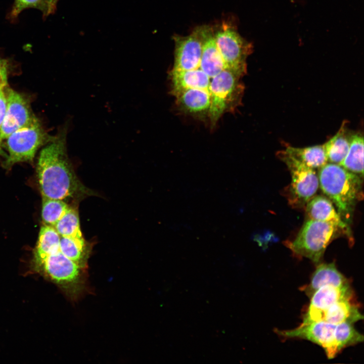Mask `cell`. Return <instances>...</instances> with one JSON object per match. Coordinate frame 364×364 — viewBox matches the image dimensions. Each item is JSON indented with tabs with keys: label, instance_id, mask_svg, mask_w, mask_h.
<instances>
[{
	"label": "cell",
	"instance_id": "21",
	"mask_svg": "<svg viewBox=\"0 0 364 364\" xmlns=\"http://www.w3.org/2000/svg\"><path fill=\"white\" fill-rule=\"evenodd\" d=\"M291 155L312 169H319L327 162L324 145L304 148L288 146L285 149Z\"/></svg>",
	"mask_w": 364,
	"mask_h": 364
},
{
	"label": "cell",
	"instance_id": "2",
	"mask_svg": "<svg viewBox=\"0 0 364 364\" xmlns=\"http://www.w3.org/2000/svg\"><path fill=\"white\" fill-rule=\"evenodd\" d=\"M319 187L342 219L352 222L357 203L363 199V178L339 164L327 162L318 169Z\"/></svg>",
	"mask_w": 364,
	"mask_h": 364
},
{
	"label": "cell",
	"instance_id": "5",
	"mask_svg": "<svg viewBox=\"0 0 364 364\" xmlns=\"http://www.w3.org/2000/svg\"><path fill=\"white\" fill-rule=\"evenodd\" d=\"M287 165L291 175L290 184L285 188L284 195L293 209H304L319 188L317 173L285 150L277 154Z\"/></svg>",
	"mask_w": 364,
	"mask_h": 364
},
{
	"label": "cell",
	"instance_id": "16",
	"mask_svg": "<svg viewBox=\"0 0 364 364\" xmlns=\"http://www.w3.org/2000/svg\"><path fill=\"white\" fill-rule=\"evenodd\" d=\"M177 106L186 113L199 117L207 116L210 106L208 94L199 89H187L174 96Z\"/></svg>",
	"mask_w": 364,
	"mask_h": 364
},
{
	"label": "cell",
	"instance_id": "1",
	"mask_svg": "<svg viewBox=\"0 0 364 364\" xmlns=\"http://www.w3.org/2000/svg\"><path fill=\"white\" fill-rule=\"evenodd\" d=\"M66 135L65 128L40 152L37 175L42 197L64 200L88 194L67 156Z\"/></svg>",
	"mask_w": 364,
	"mask_h": 364
},
{
	"label": "cell",
	"instance_id": "10",
	"mask_svg": "<svg viewBox=\"0 0 364 364\" xmlns=\"http://www.w3.org/2000/svg\"><path fill=\"white\" fill-rule=\"evenodd\" d=\"M174 41V60L171 70L185 71L198 68L203 44L200 28L188 36L175 37Z\"/></svg>",
	"mask_w": 364,
	"mask_h": 364
},
{
	"label": "cell",
	"instance_id": "20",
	"mask_svg": "<svg viewBox=\"0 0 364 364\" xmlns=\"http://www.w3.org/2000/svg\"><path fill=\"white\" fill-rule=\"evenodd\" d=\"M59 250L81 267L88 269L90 249L83 238L61 237Z\"/></svg>",
	"mask_w": 364,
	"mask_h": 364
},
{
	"label": "cell",
	"instance_id": "12",
	"mask_svg": "<svg viewBox=\"0 0 364 364\" xmlns=\"http://www.w3.org/2000/svg\"><path fill=\"white\" fill-rule=\"evenodd\" d=\"M202 50L199 66L210 78V83L220 72L227 68L216 44L214 36L208 28H200Z\"/></svg>",
	"mask_w": 364,
	"mask_h": 364
},
{
	"label": "cell",
	"instance_id": "28",
	"mask_svg": "<svg viewBox=\"0 0 364 364\" xmlns=\"http://www.w3.org/2000/svg\"><path fill=\"white\" fill-rule=\"evenodd\" d=\"M58 0H44L47 8V16L55 12Z\"/></svg>",
	"mask_w": 364,
	"mask_h": 364
},
{
	"label": "cell",
	"instance_id": "24",
	"mask_svg": "<svg viewBox=\"0 0 364 364\" xmlns=\"http://www.w3.org/2000/svg\"><path fill=\"white\" fill-rule=\"evenodd\" d=\"M352 324L345 322L336 325L335 338L339 351L363 341V335L355 330Z\"/></svg>",
	"mask_w": 364,
	"mask_h": 364
},
{
	"label": "cell",
	"instance_id": "13",
	"mask_svg": "<svg viewBox=\"0 0 364 364\" xmlns=\"http://www.w3.org/2000/svg\"><path fill=\"white\" fill-rule=\"evenodd\" d=\"M310 299L309 306L304 315L323 311L340 300H354L353 293L349 284L341 287L323 286L313 294Z\"/></svg>",
	"mask_w": 364,
	"mask_h": 364
},
{
	"label": "cell",
	"instance_id": "11",
	"mask_svg": "<svg viewBox=\"0 0 364 364\" xmlns=\"http://www.w3.org/2000/svg\"><path fill=\"white\" fill-rule=\"evenodd\" d=\"M363 318L355 300H342L333 303L323 311L304 315L302 323L324 321L335 325L345 322L353 324Z\"/></svg>",
	"mask_w": 364,
	"mask_h": 364
},
{
	"label": "cell",
	"instance_id": "8",
	"mask_svg": "<svg viewBox=\"0 0 364 364\" xmlns=\"http://www.w3.org/2000/svg\"><path fill=\"white\" fill-rule=\"evenodd\" d=\"M336 325L324 321L312 322L302 324L296 329L277 330L280 335L287 338H300L309 340L322 347L329 359L334 358L339 352L335 338Z\"/></svg>",
	"mask_w": 364,
	"mask_h": 364
},
{
	"label": "cell",
	"instance_id": "22",
	"mask_svg": "<svg viewBox=\"0 0 364 364\" xmlns=\"http://www.w3.org/2000/svg\"><path fill=\"white\" fill-rule=\"evenodd\" d=\"M69 208L62 200L42 197L41 216L44 224L54 226Z\"/></svg>",
	"mask_w": 364,
	"mask_h": 364
},
{
	"label": "cell",
	"instance_id": "15",
	"mask_svg": "<svg viewBox=\"0 0 364 364\" xmlns=\"http://www.w3.org/2000/svg\"><path fill=\"white\" fill-rule=\"evenodd\" d=\"M348 284L347 279L339 272L335 263H319L312 275L309 284L302 287V290L310 298L323 286L341 287Z\"/></svg>",
	"mask_w": 364,
	"mask_h": 364
},
{
	"label": "cell",
	"instance_id": "18",
	"mask_svg": "<svg viewBox=\"0 0 364 364\" xmlns=\"http://www.w3.org/2000/svg\"><path fill=\"white\" fill-rule=\"evenodd\" d=\"M343 122L337 133L323 144L328 162L340 164L346 157L349 148V136Z\"/></svg>",
	"mask_w": 364,
	"mask_h": 364
},
{
	"label": "cell",
	"instance_id": "19",
	"mask_svg": "<svg viewBox=\"0 0 364 364\" xmlns=\"http://www.w3.org/2000/svg\"><path fill=\"white\" fill-rule=\"evenodd\" d=\"M349 141L347 154L339 165L363 178V136L359 132H350Z\"/></svg>",
	"mask_w": 364,
	"mask_h": 364
},
{
	"label": "cell",
	"instance_id": "26",
	"mask_svg": "<svg viewBox=\"0 0 364 364\" xmlns=\"http://www.w3.org/2000/svg\"><path fill=\"white\" fill-rule=\"evenodd\" d=\"M8 61L0 57V89H4L7 85Z\"/></svg>",
	"mask_w": 364,
	"mask_h": 364
},
{
	"label": "cell",
	"instance_id": "7",
	"mask_svg": "<svg viewBox=\"0 0 364 364\" xmlns=\"http://www.w3.org/2000/svg\"><path fill=\"white\" fill-rule=\"evenodd\" d=\"M214 39L228 69L243 76L246 73V59L250 44L233 28L224 27L214 34Z\"/></svg>",
	"mask_w": 364,
	"mask_h": 364
},
{
	"label": "cell",
	"instance_id": "3",
	"mask_svg": "<svg viewBox=\"0 0 364 364\" xmlns=\"http://www.w3.org/2000/svg\"><path fill=\"white\" fill-rule=\"evenodd\" d=\"M341 237L353 243L351 232L332 223L306 219L295 239L286 241L285 245L295 256L318 264L329 244Z\"/></svg>",
	"mask_w": 364,
	"mask_h": 364
},
{
	"label": "cell",
	"instance_id": "6",
	"mask_svg": "<svg viewBox=\"0 0 364 364\" xmlns=\"http://www.w3.org/2000/svg\"><path fill=\"white\" fill-rule=\"evenodd\" d=\"M55 138L44 131L38 120L17 130L6 139L9 154L5 167L9 168L18 162L32 161L38 149Z\"/></svg>",
	"mask_w": 364,
	"mask_h": 364
},
{
	"label": "cell",
	"instance_id": "23",
	"mask_svg": "<svg viewBox=\"0 0 364 364\" xmlns=\"http://www.w3.org/2000/svg\"><path fill=\"white\" fill-rule=\"evenodd\" d=\"M54 227L61 237H82L78 214L70 207Z\"/></svg>",
	"mask_w": 364,
	"mask_h": 364
},
{
	"label": "cell",
	"instance_id": "14",
	"mask_svg": "<svg viewBox=\"0 0 364 364\" xmlns=\"http://www.w3.org/2000/svg\"><path fill=\"white\" fill-rule=\"evenodd\" d=\"M306 219L330 222L346 231L351 230L341 218L332 202L325 195H315L305 207Z\"/></svg>",
	"mask_w": 364,
	"mask_h": 364
},
{
	"label": "cell",
	"instance_id": "4",
	"mask_svg": "<svg viewBox=\"0 0 364 364\" xmlns=\"http://www.w3.org/2000/svg\"><path fill=\"white\" fill-rule=\"evenodd\" d=\"M36 271L42 272L72 302L89 292L87 269L66 257L60 250L47 256Z\"/></svg>",
	"mask_w": 364,
	"mask_h": 364
},
{
	"label": "cell",
	"instance_id": "25",
	"mask_svg": "<svg viewBox=\"0 0 364 364\" xmlns=\"http://www.w3.org/2000/svg\"><path fill=\"white\" fill-rule=\"evenodd\" d=\"M35 8L41 11L47 16V8L44 0H15L11 11V17L16 18L23 10Z\"/></svg>",
	"mask_w": 364,
	"mask_h": 364
},
{
	"label": "cell",
	"instance_id": "27",
	"mask_svg": "<svg viewBox=\"0 0 364 364\" xmlns=\"http://www.w3.org/2000/svg\"><path fill=\"white\" fill-rule=\"evenodd\" d=\"M7 106V97L4 89H0V128L5 118Z\"/></svg>",
	"mask_w": 364,
	"mask_h": 364
},
{
	"label": "cell",
	"instance_id": "17",
	"mask_svg": "<svg viewBox=\"0 0 364 364\" xmlns=\"http://www.w3.org/2000/svg\"><path fill=\"white\" fill-rule=\"evenodd\" d=\"M60 238L54 226L44 224L41 227L34 253L35 271L47 256L59 250Z\"/></svg>",
	"mask_w": 364,
	"mask_h": 364
},
{
	"label": "cell",
	"instance_id": "9",
	"mask_svg": "<svg viewBox=\"0 0 364 364\" xmlns=\"http://www.w3.org/2000/svg\"><path fill=\"white\" fill-rule=\"evenodd\" d=\"M6 97V113L0 128V154L4 140L17 130L28 126L37 120L32 113L27 101L19 93L9 89Z\"/></svg>",
	"mask_w": 364,
	"mask_h": 364
}]
</instances>
